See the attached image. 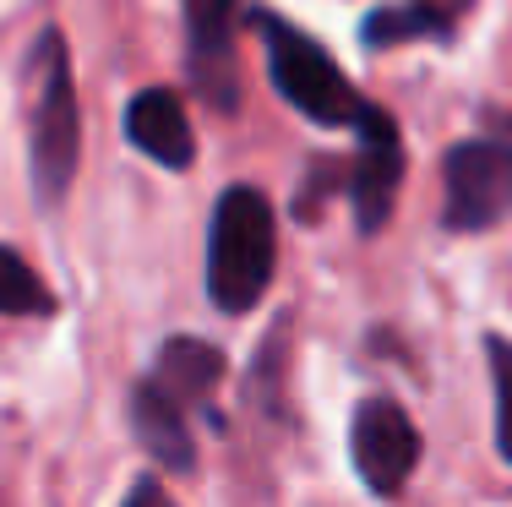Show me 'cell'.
<instances>
[{"label":"cell","mask_w":512,"mask_h":507,"mask_svg":"<svg viewBox=\"0 0 512 507\" xmlns=\"http://www.w3.org/2000/svg\"><path fill=\"white\" fill-rule=\"evenodd\" d=\"M447 180V208L442 219L458 235L502 224L512 213V148L507 142H458L442 164Z\"/></svg>","instance_id":"cell-4"},{"label":"cell","mask_w":512,"mask_h":507,"mask_svg":"<svg viewBox=\"0 0 512 507\" xmlns=\"http://www.w3.org/2000/svg\"><path fill=\"white\" fill-rule=\"evenodd\" d=\"M186 6V33H191V77L202 99L218 110H235V11L240 0H180Z\"/></svg>","instance_id":"cell-7"},{"label":"cell","mask_w":512,"mask_h":507,"mask_svg":"<svg viewBox=\"0 0 512 507\" xmlns=\"http://www.w3.org/2000/svg\"><path fill=\"white\" fill-rule=\"evenodd\" d=\"M218 377H224V355H218L213 344H202V338H169V344L158 349L153 382L175 398V404H186V409L202 404Z\"/></svg>","instance_id":"cell-10"},{"label":"cell","mask_w":512,"mask_h":507,"mask_svg":"<svg viewBox=\"0 0 512 507\" xmlns=\"http://www.w3.org/2000/svg\"><path fill=\"white\" fill-rule=\"evenodd\" d=\"M50 311L55 295L39 284V273L11 246H0V317H50Z\"/></svg>","instance_id":"cell-11"},{"label":"cell","mask_w":512,"mask_h":507,"mask_svg":"<svg viewBox=\"0 0 512 507\" xmlns=\"http://www.w3.org/2000/svg\"><path fill=\"white\" fill-rule=\"evenodd\" d=\"M131 426H137L142 448H148L158 464H169V469L197 464V453H191V431H186V404H175L153 377L137 382V393H131Z\"/></svg>","instance_id":"cell-9"},{"label":"cell","mask_w":512,"mask_h":507,"mask_svg":"<svg viewBox=\"0 0 512 507\" xmlns=\"http://www.w3.org/2000/svg\"><path fill=\"white\" fill-rule=\"evenodd\" d=\"M453 28V17L447 11H436V6H398V11H376L371 22H365V33L360 39L365 44H398V39H425V33H447Z\"/></svg>","instance_id":"cell-12"},{"label":"cell","mask_w":512,"mask_h":507,"mask_svg":"<svg viewBox=\"0 0 512 507\" xmlns=\"http://www.w3.org/2000/svg\"><path fill=\"white\" fill-rule=\"evenodd\" d=\"M420 6H436V11H447V17H458V11H469L474 0H420Z\"/></svg>","instance_id":"cell-15"},{"label":"cell","mask_w":512,"mask_h":507,"mask_svg":"<svg viewBox=\"0 0 512 507\" xmlns=\"http://www.w3.org/2000/svg\"><path fill=\"white\" fill-rule=\"evenodd\" d=\"M256 33L267 44V71H273V88L284 93L306 120L316 126H355V115L365 110V99L355 93V82L327 60V50L316 39H306L300 28H289L273 11H251Z\"/></svg>","instance_id":"cell-3"},{"label":"cell","mask_w":512,"mask_h":507,"mask_svg":"<svg viewBox=\"0 0 512 507\" xmlns=\"http://www.w3.org/2000/svg\"><path fill=\"white\" fill-rule=\"evenodd\" d=\"M126 137L164 169H186L197 159V137H191V115L169 88H142L126 104Z\"/></svg>","instance_id":"cell-8"},{"label":"cell","mask_w":512,"mask_h":507,"mask_svg":"<svg viewBox=\"0 0 512 507\" xmlns=\"http://www.w3.org/2000/svg\"><path fill=\"white\" fill-rule=\"evenodd\" d=\"M126 507H175V502H169V491L158 486V480H137V491L126 497Z\"/></svg>","instance_id":"cell-14"},{"label":"cell","mask_w":512,"mask_h":507,"mask_svg":"<svg viewBox=\"0 0 512 507\" xmlns=\"http://www.w3.org/2000/svg\"><path fill=\"white\" fill-rule=\"evenodd\" d=\"M491 382H496V448L512 464V344L507 338H491Z\"/></svg>","instance_id":"cell-13"},{"label":"cell","mask_w":512,"mask_h":507,"mask_svg":"<svg viewBox=\"0 0 512 507\" xmlns=\"http://www.w3.org/2000/svg\"><path fill=\"white\" fill-rule=\"evenodd\" d=\"M33 77H39V93H33V191L44 202H60L82 159V104L60 28L33 44Z\"/></svg>","instance_id":"cell-2"},{"label":"cell","mask_w":512,"mask_h":507,"mask_svg":"<svg viewBox=\"0 0 512 507\" xmlns=\"http://www.w3.org/2000/svg\"><path fill=\"white\" fill-rule=\"evenodd\" d=\"M278 229L273 208L256 186H229L207 229V295L224 317H246L273 284Z\"/></svg>","instance_id":"cell-1"},{"label":"cell","mask_w":512,"mask_h":507,"mask_svg":"<svg viewBox=\"0 0 512 507\" xmlns=\"http://www.w3.org/2000/svg\"><path fill=\"white\" fill-rule=\"evenodd\" d=\"M349 448H355V469L365 486L376 497H398L420 464V431L393 398H365L349 420Z\"/></svg>","instance_id":"cell-5"},{"label":"cell","mask_w":512,"mask_h":507,"mask_svg":"<svg viewBox=\"0 0 512 507\" xmlns=\"http://www.w3.org/2000/svg\"><path fill=\"white\" fill-rule=\"evenodd\" d=\"M360 131V153H355V175H349V202H355V224L365 235L387 229L398 208V186H404V142H398V120L376 104H365L355 115Z\"/></svg>","instance_id":"cell-6"}]
</instances>
